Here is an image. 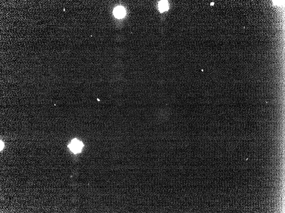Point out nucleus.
<instances>
[{"label": "nucleus", "instance_id": "f257e3e1", "mask_svg": "<svg viewBox=\"0 0 285 213\" xmlns=\"http://www.w3.org/2000/svg\"><path fill=\"white\" fill-rule=\"evenodd\" d=\"M69 147L72 152L74 153H77L81 152L83 147L82 142L77 139H74L69 146Z\"/></svg>", "mask_w": 285, "mask_h": 213}, {"label": "nucleus", "instance_id": "f03ea898", "mask_svg": "<svg viewBox=\"0 0 285 213\" xmlns=\"http://www.w3.org/2000/svg\"><path fill=\"white\" fill-rule=\"evenodd\" d=\"M125 9L122 7H118L114 9V14L117 18H121L124 17L125 15Z\"/></svg>", "mask_w": 285, "mask_h": 213}, {"label": "nucleus", "instance_id": "7ed1b4c3", "mask_svg": "<svg viewBox=\"0 0 285 213\" xmlns=\"http://www.w3.org/2000/svg\"><path fill=\"white\" fill-rule=\"evenodd\" d=\"M167 1H161L159 4V9L161 12L167 11L169 9L168 3Z\"/></svg>", "mask_w": 285, "mask_h": 213}, {"label": "nucleus", "instance_id": "20e7f679", "mask_svg": "<svg viewBox=\"0 0 285 213\" xmlns=\"http://www.w3.org/2000/svg\"><path fill=\"white\" fill-rule=\"evenodd\" d=\"M3 143V142H2V141L1 140V151L2 149V148H3V146H4V145H4V144H3H3H2Z\"/></svg>", "mask_w": 285, "mask_h": 213}]
</instances>
